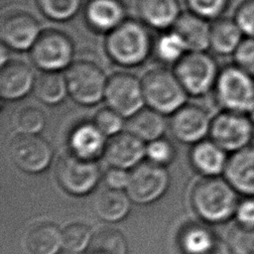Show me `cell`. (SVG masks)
I'll use <instances>...</instances> for the list:
<instances>
[{"instance_id": "obj_32", "label": "cell", "mask_w": 254, "mask_h": 254, "mask_svg": "<svg viewBox=\"0 0 254 254\" xmlns=\"http://www.w3.org/2000/svg\"><path fill=\"white\" fill-rule=\"evenodd\" d=\"M82 0H36L40 12L48 19L65 22L72 19L79 11Z\"/></svg>"}, {"instance_id": "obj_9", "label": "cell", "mask_w": 254, "mask_h": 254, "mask_svg": "<svg viewBox=\"0 0 254 254\" xmlns=\"http://www.w3.org/2000/svg\"><path fill=\"white\" fill-rule=\"evenodd\" d=\"M56 177L66 192L84 195L92 191L99 183L101 170L96 161L83 160L69 153L59 159Z\"/></svg>"}, {"instance_id": "obj_3", "label": "cell", "mask_w": 254, "mask_h": 254, "mask_svg": "<svg viewBox=\"0 0 254 254\" xmlns=\"http://www.w3.org/2000/svg\"><path fill=\"white\" fill-rule=\"evenodd\" d=\"M141 81L146 106L166 116L187 103L189 94L174 70L154 67L145 72Z\"/></svg>"}, {"instance_id": "obj_40", "label": "cell", "mask_w": 254, "mask_h": 254, "mask_svg": "<svg viewBox=\"0 0 254 254\" xmlns=\"http://www.w3.org/2000/svg\"><path fill=\"white\" fill-rule=\"evenodd\" d=\"M234 217L238 225L254 229V195L240 197Z\"/></svg>"}, {"instance_id": "obj_13", "label": "cell", "mask_w": 254, "mask_h": 254, "mask_svg": "<svg viewBox=\"0 0 254 254\" xmlns=\"http://www.w3.org/2000/svg\"><path fill=\"white\" fill-rule=\"evenodd\" d=\"M211 119L203 107L186 103L171 115L169 128L179 142L194 145L208 138Z\"/></svg>"}, {"instance_id": "obj_1", "label": "cell", "mask_w": 254, "mask_h": 254, "mask_svg": "<svg viewBox=\"0 0 254 254\" xmlns=\"http://www.w3.org/2000/svg\"><path fill=\"white\" fill-rule=\"evenodd\" d=\"M148 28L142 21L126 19L106 34L104 48L109 59L124 67L142 64L154 50Z\"/></svg>"}, {"instance_id": "obj_31", "label": "cell", "mask_w": 254, "mask_h": 254, "mask_svg": "<svg viewBox=\"0 0 254 254\" xmlns=\"http://www.w3.org/2000/svg\"><path fill=\"white\" fill-rule=\"evenodd\" d=\"M154 52L159 61L175 65L188 53V50L182 38L174 30H171L157 39Z\"/></svg>"}, {"instance_id": "obj_7", "label": "cell", "mask_w": 254, "mask_h": 254, "mask_svg": "<svg viewBox=\"0 0 254 254\" xmlns=\"http://www.w3.org/2000/svg\"><path fill=\"white\" fill-rule=\"evenodd\" d=\"M30 56L42 71H62L73 63L74 46L65 33L55 29L43 30L30 50Z\"/></svg>"}, {"instance_id": "obj_23", "label": "cell", "mask_w": 254, "mask_h": 254, "mask_svg": "<svg viewBox=\"0 0 254 254\" xmlns=\"http://www.w3.org/2000/svg\"><path fill=\"white\" fill-rule=\"evenodd\" d=\"M137 12L146 26L162 31L173 28L182 14L179 0H137Z\"/></svg>"}, {"instance_id": "obj_5", "label": "cell", "mask_w": 254, "mask_h": 254, "mask_svg": "<svg viewBox=\"0 0 254 254\" xmlns=\"http://www.w3.org/2000/svg\"><path fill=\"white\" fill-rule=\"evenodd\" d=\"M219 69L207 52H188L175 64L174 72L189 95L199 97L213 90Z\"/></svg>"}, {"instance_id": "obj_39", "label": "cell", "mask_w": 254, "mask_h": 254, "mask_svg": "<svg viewBox=\"0 0 254 254\" xmlns=\"http://www.w3.org/2000/svg\"><path fill=\"white\" fill-rule=\"evenodd\" d=\"M232 58L233 64L254 77V38H244Z\"/></svg>"}, {"instance_id": "obj_25", "label": "cell", "mask_w": 254, "mask_h": 254, "mask_svg": "<svg viewBox=\"0 0 254 254\" xmlns=\"http://www.w3.org/2000/svg\"><path fill=\"white\" fill-rule=\"evenodd\" d=\"M244 35L233 17H220L210 24L209 50L219 56H233Z\"/></svg>"}, {"instance_id": "obj_14", "label": "cell", "mask_w": 254, "mask_h": 254, "mask_svg": "<svg viewBox=\"0 0 254 254\" xmlns=\"http://www.w3.org/2000/svg\"><path fill=\"white\" fill-rule=\"evenodd\" d=\"M43 30L37 19L23 11L6 14L0 25L2 45L16 52L30 51Z\"/></svg>"}, {"instance_id": "obj_30", "label": "cell", "mask_w": 254, "mask_h": 254, "mask_svg": "<svg viewBox=\"0 0 254 254\" xmlns=\"http://www.w3.org/2000/svg\"><path fill=\"white\" fill-rule=\"evenodd\" d=\"M86 254H127V242L116 229H100L92 235Z\"/></svg>"}, {"instance_id": "obj_27", "label": "cell", "mask_w": 254, "mask_h": 254, "mask_svg": "<svg viewBox=\"0 0 254 254\" xmlns=\"http://www.w3.org/2000/svg\"><path fill=\"white\" fill-rule=\"evenodd\" d=\"M131 206V198L121 190L106 188L100 191L93 202L96 215L105 221L115 222L124 218Z\"/></svg>"}, {"instance_id": "obj_29", "label": "cell", "mask_w": 254, "mask_h": 254, "mask_svg": "<svg viewBox=\"0 0 254 254\" xmlns=\"http://www.w3.org/2000/svg\"><path fill=\"white\" fill-rule=\"evenodd\" d=\"M11 125L17 134L40 135L47 124L44 111L35 105H23L11 114Z\"/></svg>"}, {"instance_id": "obj_20", "label": "cell", "mask_w": 254, "mask_h": 254, "mask_svg": "<svg viewBox=\"0 0 254 254\" xmlns=\"http://www.w3.org/2000/svg\"><path fill=\"white\" fill-rule=\"evenodd\" d=\"M228 158L229 154L209 138L192 145L190 152V165L201 177L223 176Z\"/></svg>"}, {"instance_id": "obj_41", "label": "cell", "mask_w": 254, "mask_h": 254, "mask_svg": "<svg viewBox=\"0 0 254 254\" xmlns=\"http://www.w3.org/2000/svg\"><path fill=\"white\" fill-rule=\"evenodd\" d=\"M103 180L106 188L126 190L130 180V171L121 168L110 167L104 173Z\"/></svg>"}, {"instance_id": "obj_22", "label": "cell", "mask_w": 254, "mask_h": 254, "mask_svg": "<svg viewBox=\"0 0 254 254\" xmlns=\"http://www.w3.org/2000/svg\"><path fill=\"white\" fill-rule=\"evenodd\" d=\"M180 245L184 254H232L226 242L199 224H190L182 231Z\"/></svg>"}, {"instance_id": "obj_21", "label": "cell", "mask_w": 254, "mask_h": 254, "mask_svg": "<svg viewBox=\"0 0 254 254\" xmlns=\"http://www.w3.org/2000/svg\"><path fill=\"white\" fill-rule=\"evenodd\" d=\"M210 24L190 11L183 12L172 30L184 41L188 52H206L209 50Z\"/></svg>"}, {"instance_id": "obj_42", "label": "cell", "mask_w": 254, "mask_h": 254, "mask_svg": "<svg viewBox=\"0 0 254 254\" xmlns=\"http://www.w3.org/2000/svg\"><path fill=\"white\" fill-rule=\"evenodd\" d=\"M248 115H249V117H250V119H251V121H252V123H253V125H254V106H253V108L251 109V111L248 113Z\"/></svg>"}, {"instance_id": "obj_28", "label": "cell", "mask_w": 254, "mask_h": 254, "mask_svg": "<svg viewBox=\"0 0 254 254\" xmlns=\"http://www.w3.org/2000/svg\"><path fill=\"white\" fill-rule=\"evenodd\" d=\"M33 93L44 104H60L68 95L64 74L62 71H42L36 77Z\"/></svg>"}, {"instance_id": "obj_33", "label": "cell", "mask_w": 254, "mask_h": 254, "mask_svg": "<svg viewBox=\"0 0 254 254\" xmlns=\"http://www.w3.org/2000/svg\"><path fill=\"white\" fill-rule=\"evenodd\" d=\"M92 238L90 228L80 222L68 224L62 231L63 247L69 252H79L86 248Z\"/></svg>"}, {"instance_id": "obj_34", "label": "cell", "mask_w": 254, "mask_h": 254, "mask_svg": "<svg viewBox=\"0 0 254 254\" xmlns=\"http://www.w3.org/2000/svg\"><path fill=\"white\" fill-rule=\"evenodd\" d=\"M124 117L109 106L100 108L93 117V123L108 138H111L122 131L126 127Z\"/></svg>"}, {"instance_id": "obj_15", "label": "cell", "mask_w": 254, "mask_h": 254, "mask_svg": "<svg viewBox=\"0 0 254 254\" xmlns=\"http://www.w3.org/2000/svg\"><path fill=\"white\" fill-rule=\"evenodd\" d=\"M103 158L110 167L131 171L146 158V143L129 131H122L107 141Z\"/></svg>"}, {"instance_id": "obj_38", "label": "cell", "mask_w": 254, "mask_h": 254, "mask_svg": "<svg viewBox=\"0 0 254 254\" xmlns=\"http://www.w3.org/2000/svg\"><path fill=\"white\" fill-rule=\"evenodd\" d=\"M233 19L245 38H254V0H242L234 11Z\"/></svg>"}, {"instance_id": "obj_4", "label": "cell", "mask_w": 254, "mask_h": 254, "mask_svg": "<svg viewBox=\"0 0 254 254\" xmlns=\"http://www.w3.org/2000/svg\"><path fill=\"white\" fill-rule=\"evenodd\" d=\"M212 91L220 110L248 114L254 106V77L233 63L219 69Z\"/></svg>"}, {"instance_id": "obj_10", "label": "cell", "mask_w": 254, "mask_h": 254, "mask_svg": "<svg viewBox=\"0 0 254 254\" xmlns=\"http://www.w3.org/2000/svg\"><path fill=\"white\" fill-rule=\"evenodd\" d=\"M104 101L124 118L145 107L142 81L132 73L120 71L108 77Z\"/></svg>"}, {"instance_id": "obj_16", "label": "cell", "mask_w": 254, "mask_h": 254, "mask_svg": "<svg viewBox=\"0 0 254 254\" xmlns=\"http://www.w3.org/2000/svg\"><path fill=\"white\" fill-rule=\"evenodd\" d=\"M36 77L33 69L24 62L9 60L0 69V96L15 101L33 92Z\"/></svg>"}, {"instance_id": "obj_12", "label": "cell", "mask_w": 254, "mask_h": 254, "mask_svg": "<svg viewBox=\"0 0 254 254\" xmlns=\"http://www.w3.org/2000/svg\"><path fill=\"white\" fill-rule=\"evenodd\" d=\"M9 154L14 165L28 174L45 172L54 159L51 144L40 135L17 134L10 142Z\"/></svg>"}, {"instance_id": "obj_18", "label": "cell", "mask_w": 254, "mask_h": 254, "mask_svg": "<svg viewBox=\"0 0 254 254\" xmlns=\"http://www.w3.org/2000/svg\"><path fill=\"white\" fill-rule=\"evenodd\" d=\"M223 177L241 195H254V142L229 155Z\"/></svg>"}, {"instance_id": "obj_2", "label": "cell", "mask_w": 254, "mask_h": 254, "mask_svg": "<svg viewBox=\"0 0 254 254\" xmlns=\"http://www.w3.org/2000/svg\"><path fill=\"white\" fill-rule=\"evenodd\" d=\"M239 193L223 177H202L190 193L193 209L203 220L221 223L234 217Z\"/></svg>"}, {"instance_id": "obj_36", "label": "cell", "mask_w": 254, "mask_h": 254, "mask_svg": "<svg viewBox=\"0 0 254 254\" xmlns=\"http://www.w3.org/2000/svg\"><path fill=\"white\" fill-rule=\"evenodd\" d=\"M189 11L206 19L214 21L223 16L230 0H185Z\"/></svg>"}, {"instance_id": "obj_17", "label": "cell", "mask_w": 254, "mask_h": 254, "mask_svg": "<svg viewBox=\"0 0 254 254\" xmlns=\"http://www.w3.org/2000/svg\"><path fill=\"white\" fill-rule=\"evenodd\" d=\"M106 138L93 121H84L71 129L67 138V145L70 154L75 157L96 161L103 157L107 144Z\"/></svg>"}, {"instance_id": "obj_19", "label": "cell", "mask_w": 254, "mask_h": 254, "mask_svg": "<svg viewBox=\"0 0 254 254\" xmlns=\"http://www.w3.org/2000/svg\"><path fill=\"white\" fill-rule=\"evenodd\" d=\"M84 19L92 30L106 35L126 20V11L120 0H88Z\"/></svg>"}, {"instance_id": "obj_35", "label": "cell", "mask_w": 254, "mask_h": 254, "mask_svg": "<svg viewBox=\"0 0 254 254\" xmlns=\"http://www.w3.org/2000/svg\"><path fill=\"white\" fill-rule=\"evenodd\" d=\"M226 243L232 254H254V229L236 223L229 229Z\"/></svg>"}, {"instance_id": "obj_6", "label": "cell", "mask_w": 254, "mask_h": 254, "mask_svg": "<svg viewBox=\"0 0 254 254\" xmlns=\"http://www.w3.org/2000/svg\"><path fill=\"white\" fill-rule=\"evenodd\" d=\"M68 95L83 106H92L104 99L108 77L93 62H73L64 72Z\"/></svg>"}, {"instance_id": "obj_26", "label": "cell", "mask_w": 254, "mask_h": 254, "mask_svg": "<svg viewBox=\"0 0 254 254\" xmlns=\"http://www.w3.org/2000/svg\"><path fill=\"white\" fill-rule=\"evenodd\" d=\"M167 125L166 115L147 106L127 118L126 130L147 144L163 137Z\"/></svg>"}, {"instance_id": "obj_8", "label": "cell", "mask_w": 254, "mask_h": 254, "mask_svg": "<svg viewBox=\"0 0 254 254\" xmlns=\"http://www.w3.org/2000/svg\"><path fill=\"white\" fill-rule=\"evenodd\" d=\"M208 138L230 155L254 142V125L246 113L220 110L211 119Z\"/></svg>"}, {"instance_id": "obj_24", "label": "cell", "mask_w": 254, "mask_h": 254, "mask_svg": "<svg viewBox=\"0 0 254 254\" xmlns=\"http://www.w3.org/2000/svg\"><path fill=\"white\" fill-rule=\"evenodd\" d=\"M62 246V231L56 224L48 221L30 226L22 238L26 254H57Z\"/></svg>"}, {"instance_id": "obj_37", "label": "cell", "mask_w": 254, "mask_h": 254, "mask_svg": "<svg viewBox=\"0 0 254 254\" xmlns=\"http://www.w3.org/2000/svg\"><path fill=\"white\" fill-rule=\"evenodd\" d=\"M176 156V150L172 142L164 137L153 140L146 144V158L147 161L167 167L170 165Z\"/></svg>"}, {"instance_id": "obj_11", "label": "cell", "mask_w": 254, "mask_h": 254, "mask_svg": "<svg viewBox=\"0 0 254 254\" xmlns=\"http://www.w3.org/2000/svg\"><path fill=\"white\" fill-rule=\"evenodd\" d=\"M170 175L166 167L143 161L130 171L126 192L132 201L139 204L151 203L168 190Z\"/></svg>"}]
</instances>
